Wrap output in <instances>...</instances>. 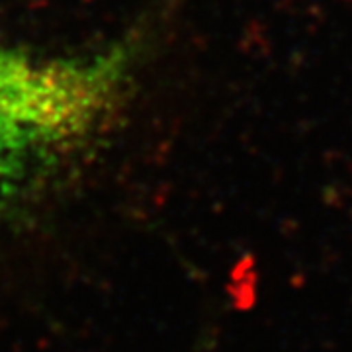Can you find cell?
Here are the masks:
<instances>
[{
  "label": "cell",
  "instance_id": "obj_1",
  "mask_svg": "<svg viewBox=\"0 0 352 352\" xmlns=\"http://www.w3.org/2000/svg\"><path fill=\"white\" fill-rule=\"evenodd\" d=\"M127 63L124 47L73 59L0 51V219L98 135Z\"/></svg>",
  "mask_w": 352,
  "mask_h": 352
}]
</instances>
